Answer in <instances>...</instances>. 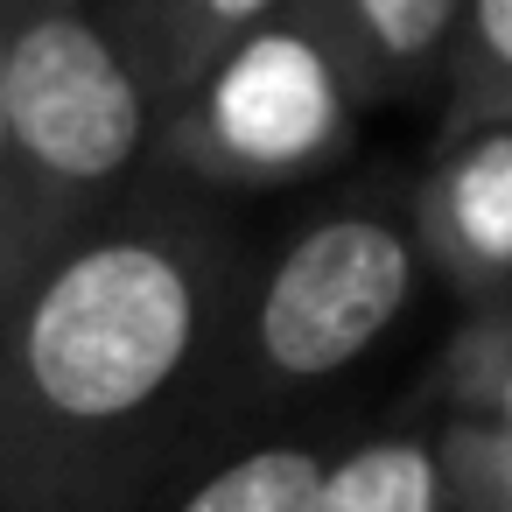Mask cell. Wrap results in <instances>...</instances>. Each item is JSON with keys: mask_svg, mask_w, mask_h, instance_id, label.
<instances>
[{"mask_svg": "<svg viewBox=\"0 0 512 512\" xmlns=\"http://www.w3.org/2000/svg\"><path fill=\"white\" fill-rule=\"evenodd\" d=\"M449 512H512V428L491 421H421Z\"/></svg>", "mask_w": 512, "mask_h": 512, "instance_id": "obj_12", "label": "cell"}, {"mask_svg": "<svg viewBox=\"0 0 512 512\" xmlns=\"http://www.w3.org/2000/svg\"><path fill=\"white\" fill-rule=\"evenodd\" d=\"M330 456H337V442L323 428H281V435L211 456L155 512H309Z\"/></svg>", "mask_w": 512, "mask_h": 512, "instance_id": "obj_8", "label": "cell"}, {"mask_svg": "<svg viewBox=\"0 0 512 512\" xmlns=\"http://www.w3.org/2000/svg\"><path fill=\"white\" fill-rule=\"evenodd\" d=\"M295 0H162L148 15V29L134 36V64L148 78L155 120L169 106H183L239 43H253L260 29H274Z\"/></svg>", "mask_w": 512, "mask_h": 512, "instance_id": "obj_7", "label": "cell"}, {"mask_svg": "<svg viewBox=\"0 0 512 512\" xmlns=\"http://www.w3.org/2000/svg\"><path fill=\"white\" fill-rule=\"evenodd\" d=\"M309 512H449L428 428L400 421V428H372V435L337 442Z\"/></svg>", "mask_w": 512, "mask_h": 512, "instance_id": "obj_9", "label": "cell"}, {"mask_svg": "<svg viewBox=\"0 0 512 512\" xmlns=\"http://www.w3.org/2000/svg\"><path fill=\"white\" fill-rule=\"evenodd\" d=\"M0 120L36 267L148 183L155 99L99 0H8Z\"/></svg>", "mask_w": 512, "mask_h": 512, "instance_id": "obj_3", "label": "cell"}, {"mask_svg": "<svg viewBox=\"0 0 512 512\" xmlns=\"http://www.w3.org/2000/svg\"><path fill=\"white\" fill-rule=\"evenodd\" d=\"M351 120H358V99L302 36V22L281 15L274 29L239 43L183 106L155 120L148 169L197 197L281 190L337 162L351 148Z\"/></svg>", "mask_w": 512, "mask_h": 512, "instance_id": "obj_4", "label": "cell"}, {"mask_svg": "<svg viewBox=\"0 0 512 512\" xmlns=\"http://www.w3.org/2000/svg\"><path fill=\"white\" fill-rule=\"evenodd\" d=\"M246 253L148 169L0 302V512H155L204 470Z\"/></svg>", "mask_w": 512, "mask_h": 512, "instance_id": "obj_1", "label": "cell"}, {"mask_svg": "<svg viewBox=\"0 0 512 512\" xmlns=\"http://www.w3.org/2000/svg\"><path fill=\"white\" fill-rule=\"evenodd\" d=\"M512 120V0H463L442 71V127Z\"/></svg>", "mask_w": 512, "mask_h": 512, "instance_id": "obj_11", "label": "cell"}, {"mask_svg": "<svg viewBox=\"0 0 512 512\" xmlns=\"http://www.w3.org/2000/svg\"><path fill=\"white\" fill-rule=\"evenodd\" d=\"M99 8H106V15H113V29H120V43H127V50H134V36H141V29H148V15H155V8H162V0H99Z\"/></svg>", "mask_w": 512, "mask_h": 512, "instance_id": "obj_14", "label": "cell"}, {"mask_svg": "<svg viewBox=\"0 0 512 512\" xmlns=\"http://www.w3.org/2000/svg\"><path fill=\"white\" fill-rule=\"evenodd\" d=\"M421 414L512 428V302L463 316V330L442 344V358L421 386Z\"/></svg>", "mask_w": 512, "mask_h": 512, "instance_id": "obj_10", "label": "cell"}, {"mask_svg": "<svg viewBox=\"0 0 512 512\" xmlns=\"http://www.w3.org/2000/svg\"><path fill=\"white\" fill-rule=\"evenodd\" d=\"M288 15L365 113L442 92L463 0H295Z\"/></svg>", "mask_w": 512, "mask_h": 512, "instance_id": "obj_6", "label": "cell"}, {"mask_svg": "<svg viewBox=\"0 0 512 512\" xmlns=\"http://www.w3.org/2000/svg\"><path fill=\"white\" fill-rule=\"evenodd\" d=\"M0 22H8V0H0ZM36 274L29 232H22V204H15V162H8V120H0V302Z\"/></svg>", "mask_w": 512, "mask_h": 512, "instance_id": "obj_13", "label": "cell"}, {"mask_svg": "<svg viewBox=\"0 0 512 512\" xmlns=\"http://www.w3.org/2000/svg\"><path fill=\"white\" fill-rule=\"evenodd\" d=\"M428 267L414 253L407 197L358 190L246 260L232 309V358L218 393V442L288 414L316 386L365 365L414 309Z\"/></svg>", "mask_w": 512, "mask_h": 512, "instance_id": "obj_2", "label": "cell"}, {"mask_svg": "<svg viewBox=\"0 0 512 512\" xmlns=\"http://www.w3.org/2000/svg\"><path fill=\"white\" fill-rule=\"evenodd\" d=\"M421 267L463 302H512V120L435 127V148L407 190Z\"/></svg>", "mask_w": 512, "mask_h": 512, "instance_id": "obj_5", "label": "cell"}]
</instances>
